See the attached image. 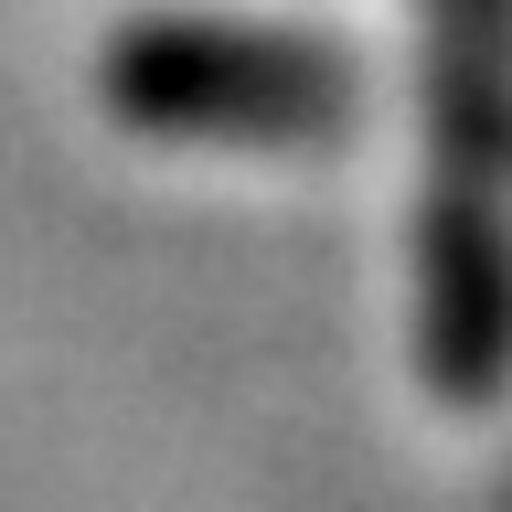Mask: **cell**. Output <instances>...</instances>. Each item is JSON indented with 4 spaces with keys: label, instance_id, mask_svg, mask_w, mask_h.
<instances>
[{
    "label": "cell",
    "instance_id": "6da1fadb",
    "mask_svg": "<svg viewBox=\"0 0 512 512\" xmlns=\"http://www.w3.org/2000/svg\"><path fill=\"white\" fill-rule=\"evenodd\" d=\"M438 160H427V374L491 395L512 374V0H427Z\"/></svg>",
    "mask_w": 512,
    "mask_h": 512
},
{
    "label": "cell",
    "instance_id": "7a4b0ae2",
    "mask_svg": "<svg viewBox=\"0 0 512 512\" xmlns=\"http://www.w3.org/2000/svg\"><path fill=\"white\" fill-rule=\"evenodd\" d=\"M107 86L139 128H182V139H320L352 118V64L246 22H139Z\"/></svg>",
    "mask_w": 512,
    "mask_h": 512
}]
</instances>
